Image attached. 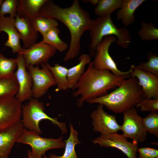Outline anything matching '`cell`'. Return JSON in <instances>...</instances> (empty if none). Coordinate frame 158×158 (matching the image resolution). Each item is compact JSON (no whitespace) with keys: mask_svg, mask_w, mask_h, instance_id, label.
Returning <instances> with one entry per match:
<instances>
[{"mask_svg":"<svg viewBox=\"0 0 158 158\" xmlns=\"http://www.w3.org/2000/svg\"><path fill=\"white\" fill-rule=\"evenodd\" d=\"M17 142L30 145L34 158H43L47 151L63 148L65 146L62 136L57 139L44 138L40 137L38 134L24 128Z\"/></svg>","mask_w":158,"mask_h":158,"instance_id":"6","label":"cell"},{"mask_svg":"<svg viewBox=\"0 0 158 158\" xmlns=\"http://www.w3.org/2000/svg\"><path fill=\"white\" fill-rule=\"evenodd\" d=\"M47 65L56 83L57 88L55 91L58 92L68 89L67 77L68 68L58 63H55L53 66L48 63Z\"/></svg>","mask_w":158,"mask_h":158,"instance_id":"23","label":"cell"},{"mask_svg":"<svg viewBox=\"0 0 158 158\" xmlns=\"http://www.w3.org/2000/svg\"><path fill=\"white\" fill-rule=\"evenodd\" d=\"M111 14L99 16L94 22L89 31L91 42L89 47L90 55L95 56L97 46L107 36H114L117 39V44L123 48H128L131 42V37L126 28H118L112 22Z\"/></svg>","mask_w":158,"mask_h":158,"instance_id":"4","label":"cell"},{"mask_svg":"<svg viewBox=\"0 0 158 158\" xmlns=\"http://www.w3.org/2000/svg\"><path fill=\"white\" fill-rule=\"evenodd\" d=\"M17 65L16 59L7 58L0 53V78L13 75Z\"/></svg>","mask_w":158,"mask_h":158,"instance_id":"28","label":"cell"},{"mask_svg":"<svg viewBox=\"0 0 158 158\" xmlns=\"http://www.w3.org/2000/svg\"><path fill=\"white\" fill-rule=\"evenodd\" d=\"M104 107L99 104L91 114L93 130L101 135L117 133L121 130V126L117 123L115 116L104 111Z\"/></svg>","mask_w":158,"mask_h":158,"instance_id":"13","label":"cell"},{"mask_svg":"<svg viewBox=\"0 0 158 158\" xmlns=\"http://www.w3.org/2000/svg\"><path fill=\"white\" fill-rule=\"evenodd\" d=\"M117 40L116 37L114 36L104 37L101 42L97 46L94 56L95 57L92 61L94 67L97 69L109 70L114 75L117 76L130 78L131 68L127 71H120L109 54V49L110 46L114 42H116Z\"/></svg>","mask_w":158,"mask_h":158,"instance_id":"7","label":"cell"},{"mask_svg":"<svg viewBox=\"0 0 158 158\" xmlns=\"http://www.w3.org/2000/svg\"><path fill=\"white\" fill-rule=\"evenodd\" d=\"M18 90V84L14 74L0 78V98L15 96Z\"/></svg>","mask_w":158,"mask_h":158,"instance_id":"25","label":"cell"},{"mask_svg":"<svg viewBox=\"0 0 158 158\" xmlns=\"http://www.w3.org/2000/svg\"><path fill=\"white\" fill-rule=\"evenodd\" d=\"M39 16L54 19L63 23L68 28L71 35L69 48L64 57L65 61L73 59L78 54L82 35L89 30L94 21L89 13L80 6L78 0L69 7L62 8L47 0L41 8Z\"/></svg>","mask_w":158,"mask_h":158,"instance_id":"1","label":"cell"},{"mask_svg":"<svg viewBox=\"0 0 158 158\" xmlns=\"http://www.w3.org/2000/svg\"><path fill=\"white\" fill-rule=\"evenodd\" d=\"M139 158H158V150L149 147L138 148Z\"/></svg>","mask_w":158,"mask_h":158,"instance_id":"34","label":"cell"},{"mask_svg":"<svg viewBox=\"0 0 158 158\" xmlns=\"http://www.w3.org/2000/svg\"><path fill=\"white\" fill-rule=\"evenodd\" d=\"M123 122L121 126L123 135L132 141L142 142L146 140L147 133L142 122V118L138 115L135 107L123 113Z\"/></svg>","mask_w":158,"mask_h":158,"instance_id":"8","label":"cell"},{"mask_svg":"<svg viewBox=\"0 0 158 158\" xmlns=\"http://www.w3.org/2000/svg\"><path fill=\"white\" fill-rule=\"evenodd\" d=\"M60 32L58 28H53L42 36L43 39L41 42L51 46L56 50L63 52L67 49L68 46L66 43L59 38Z\"/></svg>","mask_w":158,"mask_h":158,"instance_id":"24","label":"cell"},{"mask_svg":"<svg viewBox=\"0 0 158 158\" xmlns=\"http://www.w3.org/2000/svg\"><path fill=\"white\" fill-rule=\"evenodd\" d=\"M15 23V18L10 16L0 17V33L4 32L8 35V40L4 44L5 46L11 48L13 53L22 54L25 49L21 46L20 37Z\"/></svg>","mask_w":158,"mask_h":158,"instance_id":"16","label":"cell"},{"mask_svg":"<svg viewBox=\"0 0 158 158\" xmlns=\"http://www.w3.org/2000/svg\"><path fill=\"white\" fill-rule=\"evenodd\" d=\"M47 0H20L17 16L31 21L39 16L40 11Z\"/></svg>","mask_w":158,"mask_h":158,"instance_id":"19","label":"cell"},{"mask_svg":"<svg viewBox=\"0 0 158 158\" xmlns=\"http://www.w3.org/2000/svg\"><path fill=\"white\" fill-rule=\"evenodd\" d=\"M79 62L76 65L68 69L67 80L68 88L72 89L85 72L86 66L91 61L89 54H81L79 58Z\"/></svg>","mask_w":158,"mask_h":158,"instance_id":"21","label":"cell"},{"mask_svg":"<svg viewBox=\"0 0 158 158\" xmlns=\"http://www.w3.org/2000/svg\"><path fill=\"white\" fill-rule=\"evenodd\" d=\"M141 28L138 34L142 41H150L158 39V29L151 23L142 21Z\"/></svg>","mask_w":158,"mask_h":158,"instance_id":"29","label":"cell"},{"mask_svg":"<svg viewBox=\"0 0 158 158\" xmlns=\"http://www.w3.org/2000/svg\"><path fill=\"white\" fill-rule=\"evenodd\" d=\"M24 128L21 120L9 128L0 131V158H8Z\"/></svg>","mask_w":158,"mask_h":158,"instance_id":"17","label":"cell"},{"mask_svg":"<svg viewBox=\"0 0 158 158\" xmlns=\"http://www.w3.org/2000/svg\"><path fill=\"white\" fill-rule=\"evenodd\" d=\"M78 133L71 124H70V133L68 138L64 140L65 149L63 154L61 156L54 154H49V158H78L75 151V147L80 143L78 139Z\"/></svg>","mask_w":158,"mask_h":158,"instance_id":"22","label":"cell"},{"mask_svg":"<svg viewBox=\"0 0 158 158\" xmlns=\"http://www.w3.org/2000/svg\"><path fill=\"white\" fill-rule=\"evenodd\" d=\"M3 1H4L3 0H0V8L1 6V4L2 2H3Z\"/></svg>","mask_w":158,"mask_h":158,"instance_id":"37","label":"cell"},{"mask_svg":"<svg viewBox=\"0 0 158 158\" xmlns=\"http://www.w3.org/2000/svg\"><path fill=\"white\" fill-rule=\"evenodd\" d=\"M143 125L147 133L158 137V113L150 112L146 116L142 118Z\"/></svg>","mask_w":158,"mask_h":158,"instance_id":"30","label":"cell"},{"mask_svg":"<svg viewBox=\"0 0 158 158\" xmlns=\"http://www.w3.org/2000/svg\"><path fill=\"white\" fill-rule=\"evenodd\" d=\"M28 102L22 106L21 120L24 128L28 130L35 132L39 134L42 133L39 126L40 121L42 120H49L57 125L63 134L66 133L67 129L65 123L58 121L57 118L51 117L44 112V104L38 99L32 98Z\"/></svg>","mask_w":158,"mask_h":158,"instance_id":"5","label":"cell"},{"mask_svg":"<svg viewBox=\"0 0 158 158\" xmlns=\"http://www.w3.org/2000/svg\"><path fill=\"white\" fill-rule=\"evenodd\" d=\"M27 158H34L32 154L31 150H29L27 152ZM43 158H48L45 154L43 156Z\"/></svg>","mask_w":158,"mask_h":158,"instance_id":"35","label":"cell"},{"mask_svg":"<svg viewBox=\"0 0 158 158\" xmlns=\"http://www.w3.org/2000/svg\"><path fill=\"white\" fill-rule=\"evenodd\" d=\"M15 25L24 49H28L36 43L38 37V32L33 26L30 20L16 16L15 18Z\"/></svg>","mask_w":158,"mask_h":158,"instance_id":"18","label":"cell"},{"mask_svg":"<svg viewBox=\"0 0 158 158\" xmlns=\"http://www.w3.org/2000/svg\"><path fill=\"white\" fill-rule=\"evenodd\" d=\"M56 50L51 46L41 42L35 43L22 53L26 67L29 65L38 66L48 63Z\"/></svg>","mask_w":158,"mask_h":158,"instance_id":"14","label":"cell"},{"mask_svg":"<svg viewBox=\"0 0 158 158\" xmlns=\"http://www.w3.org/2000/svg\"><path fill=\"white\" fill-rule=\"evenodd\" d=\"M92 142L102 147L116 148L122 152L128 158H137L138 143L128 141L122 134L114 133L101 135L93 139Z\"/></svg>","mask_w":158,"mask_h":158,"instance_id":"10","label":"cell"},{"mask_svg":"<svg viewBox=\"0 0 158 158\" xmlns=\"http://www.w3.org/2000/svg\"><path fill=\"white\" fill-rule=\"evenodd\" d=\"M130 77L136 78L146 97L145 99L158 98V76L145 71L138 66L132 65Z\"/></svg>","mask_w":158,"mask_h":158,"instance_id":"15","label":"cell"},{"mask_svg":"<svg viewBox=\"0 0 158 158\" xmlns=\"http://www.w3.org/2000/svg\"><path fill=\"white\" fill-rule=\"evenodd\" d=\"M85 2H90L94 5H97L98 3L99 0H84L83 1Z\"/></svg>","mask_w":158,"mask_h":158,"instance_id":"36","label":"cell"},{"mask_svg":"<svg viewBox=\"0 0 158 158\" xmlns=\"http://www.w3.org/2000/svg\"><path fill=\"white\" fill-rule=\"evenodd\" d=\"M140 107L142 111L157 112L158 111V98L145 99L136 106Z\"/></svg>","mask_w":158,"mask_h":158,"instance_id":"33","label":"cell"},{"mask_svg":"<svg viewBox=\"0 0 158 158\" xmlns=\"http://www.w3.org/2000/svg\"><path fill=\"white\" fill-rule=\"evenodd\" d=\"M146 99L137 79L130 77L124 79L119 86L110 93L87 102L101 104L115 113H121L135 107Z\"/></svg>","mask_w":158,"mask_h":158,"instance_id":"3","label":"cell"},{"mask_svg":"<svg viewBox=\"0 0 158 158\" xmlns=\"http://www.w3.org/2000/svg\"><path fill=\"white\" fill-rule=\"evenodd\" d=\"M114 75L110 71L97 69L92 61L72 89V95L79 97L77 104L81 107L85 102L107 94L108 90L119 86L123 80L128 78Z\"/></svg>","mask_w":158,"mask_h":158,"instance_id":"2","label":"cell"},{"mask_svg":"<svg viewBox=\"0 0 158 158\" xmlns=\"http://www.w3.org/2000/svg\"><path fill=\"white\" fill-rule=\"evenodd\" d=\"M47 63L41 65V69L37 66H35L32 65L27 67L32 80V95L33 98L38 99L41 98L50 87L56 85Z\"/></svg>","mask_w":158,"mask_h":158,"instance_id":"9","label":"cell"},{"mask_svg":"<svg viewBox=\"0 0 158 158\" xmlns=\"http://www.w3.org/2000/svg\"><path fill=\"white\" fill-rule=\"evenodd\" d=\"M123 0H99L94 9V13L99 16L111 14L115 10L120 8Z\"/></svg>","mask_w":158,"mask_h":158,"instance_id":"26","label":"cell"},{"mask_svg":"<svg viewBox=\"0 0 158 158\" xmlns=\"http://www.w3.org/2000/svg\"><path fill=\"white\" fill-rule=\"evenodd\" d=\"M22 106L15 96L0 98V131L21 120Z\"/></svg>","mask_w":158,"mask_h":158,"instance_id":"11","label":"cell"},{"mask_svg":"<svg viewBox=\"0 0 158 158\" xmlns=\"http://www.w3.org/2000/svg\"><path fill=\"white\" fill-rule=\"evenodd\" d=\"M145 0H123L122 6L117 13V18L126 26L131 25L135 20L134 13Z\"/></svg>","mask_w":158,"mask_h":158,"instance_id":"20","label":"cell"},{"mask_svg":"<svg viewBox=\"0 0 158 158\" xmlns=\"http://www.w3.org/2000/svg\"><path fill=\"white\" fill-rule=\"evenodd\" d=\"M35 29L43 35L51 29L57 28L59 24L57 20L54 19L39 16L31 21Z\"/></svg>","mask_w":158,"mask_h":158,"instance_id":"27","label":"cell"},{"mask_svg":"<svg viewBox=\"0 0 158 158\" xmlns=\"http://www.w3.org/2000/svg\"><path fill=\"white\" fill-rule=\"evenodd\" d=\"M16 59L17 68L14 75L18 84V90L15 97L21 103L32 98L33 82L31 75L26 69L23 55L18 54Z\"/></svg>","mask_w":158,"mask_h":158,"instance_id":"12","label":"cell"},{"mask_svg":"<svg viewBox=\"0 0 158 158\" xmlns=\"http://www.w3.org/2000/svg\"><path fill=\"white\" fill-rule=\"evenodd\" d=\"M147 61L141 63L138 66L143 71L158 76V56L157 54L149 53L147 54Z\"/></svg>","mask_w":158,"mask_h":158,"instance_id":"31","label":"cell"},{"mask_svg":"<svg viewBox=\"0 0 158 158\" xmlns=\"http://www.w3.org/2000/svg\"><path fill=\"white\" fill-rule=\"evenodd\" d=\"M19 0H5L3 1L0 8V17L7 14L10 16L15 18L17 16V10Z\"/></svg>","mask_w":158,"mask_h":158,"instance_id":"32","label":"cell"}]
</instances>
